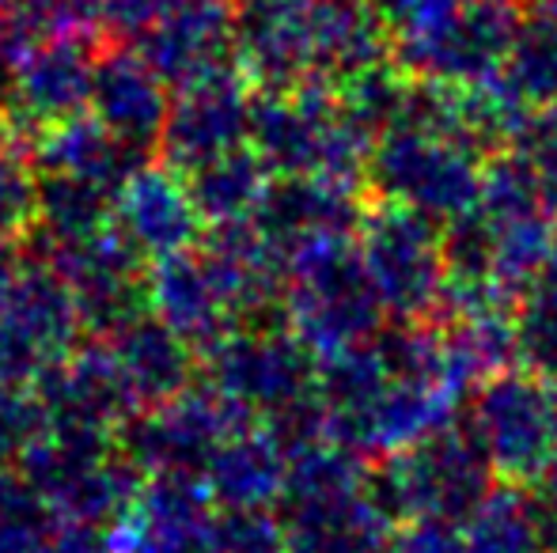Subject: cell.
I'll list each match as a JSON object with an SVG mask.
<instances>
[{
	"label": "cell",
	"instance_id": "6da1fadb",
	"mask_svg": "<svg viewBox=\"0 0 557 553\" xmlns=\"http://www.w3.org/2000/svg\"><path fill=\"white\" fill-rule=\"evenodd\" d=\"M232 46L265 91H285L380 65L387 27L368 0H232Z\"/></svg>",
	"mask_w": 557,
	"mask_h": 553
},
{
	"label": "cell",
	"instance_id": "7a4b0ae2",
	"mask_svg": "<svg viewBox=\"0 0 557 553\" xmlns=\"http://www.w3.org/2000/svg\"><path fill=\"white\" fill-rule=\"evenodd\" d=\"M485 144L467 129L447 84H413L406 111L375 137L368 178L383 193L429 221H459L485 183Z\"/></svg>",
	"mask_w": 557,
	"mask_h": 553
},
{
	"label": "cell",
	"instance_id": "3957f363",
	"mask_svg": "<svg viewBox=\"0 0 557 553\" xmlns=\"http://www.w3.org/2000/svg\"><path fill=\"white\" fill-rule=\"evenodd\" d=\"M250 140L270 175L357 183V175H368L375 134L334 84H304L250 103Z\"/></svg>",
	"mask_w": 557,
	"mask_h": 553
},
{
	"label": "cell",
	"instance_id": "277c9868",
	"mask_svg": "<svg viewBox=\"0 0 557 553\" xmlns=\"http://www.w3.org/2000/svg\"><path fill=\"white\" fill-rule=\"evenodd\" d=\"M490 458L470 425H441L421 440L391 451L372 489L391 519H447L459 524L490 493Z\"/></svg>",
	"mask_w": 557,
	"mask_h": 553
},
{
	"label": "cell",
	"instance_id": "5b68a950",
	"mask_svg": "<svg viewBox=\"0 0 557 553\" xmlns=\"http://www.w3.org/2000/svg\"><path fill=\"white\" fill-rule=\"evenodd\" d=\"M349 239L319 243L288 262L293 334L326 361L372 341L383 323V300Z\"/></svg>",
	"mask_w": 557,
	"mask_h": 553
},
{
	"label": "cell",
	"instance_id": "8992f818",
	"mask_svg": "<svg viewBox=\"0 0 557 553\" xmlns=\"http://www.w3.org/2000/svg\"><path fill=\"white\" fill-rule=\"evenodd\" d=\"M357 251L372 277L383 311L418 323L441 307L447 285V254L436 221L395 201L364 209L357 224Z\"/></svg>",
	"mask_w": 557,
	"mask_h": 553
},
{
	"label": "cell",
	"instance_id": "52a82bcc",
	"mask_svg": "<svg viewBox=\"0 0 557 553\" xmlns=\"http://www.w3.org/2000/svg\"><path fill=\"white\" fill-rule=\"evenodd\" d=\"M470 432L482 443L493 474L512 486H531L557 458L554 387L528 372H497L478 391Z\"/></svg>",
	"mask_w": 557,
	"mask_h": 553
},
{
	"label": "cell",
	"instance_id": "ba28073f",
	"mask_svg": "<svg viewBox=\"0 0 557 553\" xmlns=\"http://www.w3.org/2000/svg\"><path fill=\"white\" fill-rule=\"evenodd\" d=\"M520 30L512 0H455L429 27L395 38L398 65L425 84H474L500 73Z\"/></svg>",
	"mask_w": 557,
	"mask_h": 553
},
{
	"label": "cell",
	"instance_id": "9c48e42d",
	"mask_svg": "<svg viewBox=\"0 0 557 553\" xmlns=\"http://www.w3.org/2000/svg\"><path fill=\"white\" fill-rule=\"evenodd\" d=\"M311 349L288 334H239L213 345V391L232 406L273 410L277 417L311 402Z\"/></svg>",
	"mask_w": 557,
	"mask_h": 553
},
{
	"label": "cell",
	"instance_id": "30bf717a",
	"mask_svg": "<svg viewBox=\"0 0 557 553\" xmlns=\"http://www.w3.org/2000/svg\"><path fill=\"white\" fill-rule=\"evenodd\" d=\"M250 137V99L239 76L213 68L178 84L175 103L168 106L160 148L175 167L194 171L198 163L232 152Z\"/></svg>",
	"mask_w": 557,
	"mask_h": 553
},
{
	"label": "cell",
	"instance_id": "8fae6325",
	"mask_svg": "<svg viewBox=\"0 0 557 553\" xmlns=\"http://www.w3.org/2000/svg\"><path fill=\"white\" fill-rule=\"evenodd\" d=\"M96 58L88 35H46L42 42H30L8 88L12 114L20 122H35L38 129L81 114L91 96Z\"/></svg>",
	"mask_w": 557,
	"mask_h": 553
},
{
	"label": "cell",
	"instance_id": "7c38bea8",
	"mask_svg": "<svg viewBox=\"0 0 557 553\" xmlns=\"http://www.w3.org/2000/svg\"><path fill=\"white\" fill-rule=\"evenodd\" d=\"M114 224L140 254L160 262L190 247L201 228V213L186 178H178L171 167H137L117 190Z\"/></svg>",
	"mask_w": 557,
	"mask_h": 553
},
{
	"label": "cell",
	"instance_id": "4fadbf2b",
	"mask_svg": "<svg viewBox=\"0 0 557 553\" xmlns=\"http://www.w3.org/2000/svg\"><path fill=\"white\" fill-rule=\"evenodd\" d=\"M168 106L163 76L140 53L107 50L96 58L88 111L99 126H107L125 144L140 148V152L160 148Z\"/></svg>",
	"mask_w": 557,
	"mask_h": 553
},
{
	"label": "cell",
	"instance_id": "5bb4252c",
	"mask_svg": "<svg viewBox=\"0 0 557 553\" xmlns=\"http://www.w3.org/2000/svg\"><path fill=\"white\" fill-rule=\"evenodd\" d=\"M111 349L129 379L137 406H160L178 391H186V376H190L186 341L168 323L145 315L129 318V323L114 326Z\"/></svg>",
	"mask_w": 557,
	"mask_h": 553
},
{
	"label": "cell",
	"instance_id": "9a60e30c",
	"mask_svg": "<svg viewBox=\"0 0 557 553\" xmlns=\"http://www.w3.org/2000/svg\"><path fill=\"white\" fill-rule=\"evenodd\" d=\"M288 458L277 443V432L243 425L227 432L216 455L209 458V493L232 508H262L270 497L285 489Z\"/></svg>",
	"mask_w": 557,
	"mask_h": 553
},
{
	"label": "cell",
	"instance_id": "2e32d148",
	"mask_svg": "<svg viewBox=\"0 0 557 553\" xmlns=\"http://www.w3.org/2000/svg\"><path fill=\"white\" fill-rule=\"evenodd\" d=\"M186 175H190L186 186H190V198L198 205L201 221L213 224L247 221L258 209V201H262L265 186L273 183L270 167H265L255 148H232V152L198 163Z\"/></svg>",
	"mask_w": 557,
	"mask_h": 553
},
{
	"label": "cell",
	"instance_id": "e0dca14e",
	"mask_svg": "<svg viewBox=\"0 0 557 553\" xmlns=\"http://www.w3.org/2000/svg\"><path fill=\"white\" fill-rule=\"evenodd\" d=\"M467 553H546L550 535L539 516L535 497L508 481L505 489H490L462 527Z\"/></svg>",
	"mask_w": 557,
	"mask_h": 553
},
{
	"label": "cell",
	"instance_id": "ac0fdd59",
	"mask_svg": "<svg viewBox=\"0 0 557 553\" xmlns=\"http://www.w3.org/2000/svg\"><path fill=\"white\" fill-rule=\"evenodd\" d=\"M500 76L531 111L557 103V20L539 15L531 23H520Z\"/></svg>",
	"mask_w": 557,
	"mask_h": 553
},
{
	"label": "cell",
	"instance_id": "d6986e66",
	"mask_svg": "<svg viewBox=\"0 0 557 553\" xmlns=\"http://www.w3.org/2000/svg\"><path fill=\"white\" fill-rule=\"evenodd\" d=\"M520 349L543 372L557 368V239L520 307Z\"/></svg>",
	"mask_w": 557,
	"mask_h": 553
},
{
	"label": "cell",
	"instance_id": "ffe728a7",
	"mask_svg": "<svg viewBox=\"0 0 557 553\" xmlns=\"http://www.w3.org/2000/svg\"><path fill=\"white\" fill-rule=\"evenodd\" d=\"M38 216V171L27 148L0 140V231L20 236Z\"/></svg>",
	"mask_w": 557,
	"mask_h": 553
},
{
	"label": "cell",
	"instance_id": "44dd1931",
	"mask_svg": "<svg viewBox=\"0 0 557 553\" xmlns=\"http://www.w3.org/2000/svg\"><path fill=\"white\" fill-rule=\"evenodd\" d=\"M46 432H50L46 402L23 391L20 384H0V463L23 458Z\"/></svg>",
	"mask_w": 557,
	"mask_h": 553
},
{
	"label": "cell",
	"instance_id": "7402d4cb",
	"mask_svg": "<svg viewBox=\"0 0 557 553\" xmlns=\"http://www.w3.org/2000/svg\"><path fill=\"white\" fill-rule=\"evenodd\" d=\"M512 152L520 155L523 167L539 183V190L557 209V103L539 106L531 114L528 126L520 129V137L512 140Z\"/></svg>",
	"mask_w": 557,
	"mask_h": 553
},
{
	"label": "cell",
	"instance_id": "603a6c76",
	"mask_svg": "<svg viewBox=\"0 0 557 553\" xmlns=\"http://www.w3.org/2000/svg\"><path fill=\"white\" fill-rule=\"evenodd\" d=\"M107 0H20V15L42 35H88Z\"/></svg>",
	"mask_w": 557,
	"mask_h": 553
},
{
	"label": "cell",
	"instance_id": "cb8c5ba5",
	"mask_svg": "<svg viewBox=\"0 0 557 553\" xmlns=\"http://www.w3.org/2000/svg\"><path fill=\"white\" fill-rule=\"evenodd\" d=\"M35 553H114L111 539L96 531V524L88 519H53L50 531L42 535V542L35 546Z\"/></svg>",
	"mask_w": 557,
	"mask_h": 553
},
{
	"label": "cell",
	"instance_id": "d4e9b609",
	"mask_svg": "<svg viewBox=\"0 0 557 553\" xmlns=\"http://www.w3.org/2000/svg\"><path fill=\"white\" fill-rule=\"evenodd\" d=\"M391 553H467V542L447 519H413L410 531L391 542Z\"/></svg>",
	"mask_w": 557,
	"mask_h": 553
},
{
	"label": "cell",
	"instance_id": "484cf974",
	"mask_svg": "<svg viewBox=\"0 0 557 553\" xmlns=\"http://www.w3.org/2000/svg\"><path fill=\"white\" fill-rule=\"evenodd\" d=\"M535 504H539V516H543L546 535H550V546H557V458L546 466L543 478H539Z\"/></svg>",
	"mask_w": 557,
	"mask_h": 553
},
{
	"label": "cell",
	"instance_id": "4316f807",
	"mask_svg": "<svg viewBox=\"0 0 557 553\" xmlns=\"http://www.w3.org/2000/svg\"><path fill=\"white\" fill-rule=\"evenodd\" d=\"M20 269H23V259H20V247H15V236L0 231V296L12 288V280Z\"/></svg>",
	"mask_w": 557,
	"mask_h": 553
},
{
	"label": "cell",
	"instance_id": "83f0119b",
	"mask_svg": "<svg viewBox=\"0 0 557 553\" xmlns=\"http://www.w3.org/2000/svg\"><path fill=\"white\" fill-rule=\"evenodd\" d=\"M543 15H550V20H557V0H543Z\"/></svg>",
	"mask_w": 557,
	"mask_h": 553
},
{
	"label": "cell",
	"instance_id": "f1b7e54d",
	"mask_svg": "<svg viewBox=\"0 0 557 553\" xmlns=\"http://www.w3.org/2000/svg\"><path fill=\"white\" fill-rule=\"evenodd\" d=\"M550 387H554V399H557V368H550Z\"/></svg>",
	"mask_w": 557,
	"mask_h": 553
},
{
	"label": "cell",
	"instance_id": "f546056e",
	"mask_svg": "<svg viewBox=\"0 0 557 553\" xmlns=\"http://www.w3.org/2000/svg\"><path fill=\"white\" fill-rule=\"evenodd\" d=\"M546 553H557V546H550V550H546Z\"/></svg>",
	"mask_w": 557,
	"mask_h": 553
},
{
	"label": "cell",
	"instance_id": "4dcf8cb0",
	"mask_svg": "<svg viewBox=\"0 0 557 553\" xmlns=\"http://www.w3.org/2000/svg\"><path fill=\"white\" fill-rule=\"evenodd\" d=\"M4 4H8V0H0V8H4Z\"/></svg>",
	"mask_w": 557,
	"mask_h": 553
}]
</instances>
